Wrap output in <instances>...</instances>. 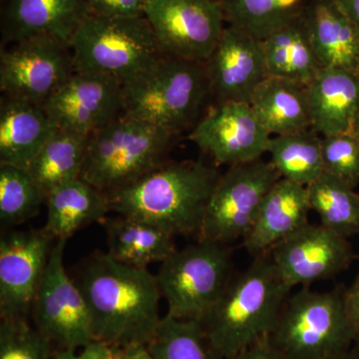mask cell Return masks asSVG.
Listing matches in <instances>:
<instances>
[{
    "mask_svg": "<svg viewBox=\"0 0 359 359\" xmlns=\"http://www.w3.org/2000/svg\"><path fill=\"white\" fill-rule=\"evenodd\" d=\"M124 348L94 340L80 349H55L51 359H122Z\"/></svg>",
    "mask_w": 359,
    "mask_h": 359,
    "instance_id": "d590c367",
    "label": "cell"
},
{
    "mask_svg": "<svg viewBox=\"0 0 359 359\" xmlns=\"http://www.w3.org/2000/svg\"><path fill=\"white\" fill-rule=\"evenodd\" d=\"M250 105L271 136L311 128L306 85L269 77L257 88Z\"/></svg>",
    "mask_w": 359,
    "mask_h": 359,
    "instance_id": "d4e9b609",
    "label": "cell"
},
{
    "mask_svg": "<svg viewBox=\"0 0 359 359\" xmlns=\"http://www.w3.org/2000/svg\"><path fill=\"white\" fill-rule=\"evenodd\" d=\"M72 278L86 302L95 340L125 348L149 344L154 337L162 320V294L148 268L97 252L85 259Z\"/></svg>",
    "mask_w": 359,
    "mask_h": 359,
    "instance_id": "6da1fadb",
    "label": "cell"
},
{
    "mask_svg": "<svg viewBox=\"0 0 359 359\" xmlns=\"http://www.w3.org/2000/svg\"><path fill=\"white\" fill-rule=\"evenodd\" d=\"M57 130L41 104L2 95L0 164L27 169Z\"/></svg>",
    "mask_w": 359,
    "mask_h": 359,
    "instance_id": "ffe728a7",
    "label": "cell"
},
{
    "mask_svg": "<svg viewBox=\"0 0 359 359\" xmlns=\"http://www.w3.org/2000/svg\"><path fill=\"white\" fill-rule=\"evenodd\" d=\"M46 200V194L27 169L0 164V222L18 226L34 218Z\"/></svg>",
    "mask_w": 359,
    "mask_h": 359,
    "instance_id": "1f68e13d",
    "label": "cell"
},
{
    "mask_svg": "<svg viewBox=\"0 0 359 359\" xmlns=\"http://www.w3.org/2000/svg\"><path fill=\"white\" fill-rule=\"evenodd\" d=\"M353 134L355 135L356 138L359 141V113L358 117H356L355 122H354L353 126Z\"/></svg>",
    "mask_w": 359,
    "mask_h": 359,
    "instance_id": "b9f144b4",
    "label": "cell"
},
{
    "mask_svg": "<svg viewBox=\"0 0 359 359\" xmlns=\"http://www.w3.org/2000/svg\"><path fill=\"white\" fill-rule=\"evenodd\" d=\"M224 21L264 41L301 11L297 0H221Z\"/></svg>",
    "mask_w": 359,
    "mask_h": 359,
    "instance_id": "f546056e",
    "label": "cell"
},
{
    "mask_svg": "<svg viewBox=\"0 0 359 359\" xmlns=\"http://www.w3.org/2000/svg\"><path fill=\"white\" fill-rule=\"evenodd\" d=\"M323 170L351 188L359 185V141L353 132L321 138Z\"/></svg>",
    "mask_w": 359,
    "mask_h": 359,
    "instance_id": "836d02e7",
    "label": "cell"
},
{
    "mask_svg": "<svg viewBox=\"0 0 359 359\" xmlns=\"http://www.w3.org/2000/svg\"><path fill=\"white\" fill-rule=\"evenodd\" d=\"M347 316L353 328L356 339H359V285H353L344 292Z\"/></svg>",
    "mask_w": 359,
    "mask_h": 359,
    "instance_id": "8d00e7d4",
    "label": "cell"
},
{
    "mask_svg": "<svg viewBox=\"0 0 359 359\" xmlns=\"http://www.w3.org/2000/svg\"><path fill=\"white\" fill-rule=\"evenodd\" d=\"M358 74L359 75V65H358Z\"/></svg>",
    "mask_w": 359,
    "mask_h": 359,
    "instance_id": "f6af8a7d",
    "label": "cell"
},
{
    "mask_svg": "<svg viewBox=\"0 0 359 359\" xmlns=\"http://www.w3.org/2000/svg\"><path fill=\"white\" fill-rule=\"evenodd\" d=\"M231 266L226 245L210 241L199 240L172 252L156 275L167 314L179 320H202L230 282Z\"/></svg>",
    "mask_w": 359,
    "mask_h": 359,
    "instance_id": "ba28073f",
    "label": "cell"
},
{
    "mask_svg": "<svg viewBox=\"0 0 359 359\" xmlns=\"http://www.w3.org/2000/svg\"><path fill=\"white\" fill-rule=\"evenodd\" d=\"M262 42L269 77L309 85L323 68L301 11Z\"/></svg>",
    "mask_w": 359,
    "mask_h": 359,
    "instance_id": "cb8c5ba5",
    "label": "cell"
},
{
    "mask_svg": "<svg viewBox=\"0 0 359 359\" xmlns=\"http://www.w3.org/2000/svg\"><path fill=\"white\" fill-rule=\"evenodd\" d=\"M54 346L27 318L1 320L0 359H51Z\"/></svg>",
    "mask_w": 359,
    "mask_h": 359,
    "instance_id": "d6a6232c",
    "label": "cell"
},
{
    "mask_svg": "<svg viewBox=\"0 0 359 359\" xmlns=\"http://www.w3.org/2000/svg\"><path fill=\"white\" fill-rule=\"evenodd\" d=\"M306 187L280 178L264 198L256 221L243 238L252 257L268 254L276 245L309 224Z\"/></svg>",
    "mask_w": 359,
    "mask_h": 359,
    "instance_id": "d6986e66",
    "label": "cell"
},
{
    "mask_svg": "<svg viewBox=\"0 0 359 359\" xmlns=\"http://www.w3.org/2000/svg\"><path fill=\"white\" fill-rule=\"evenodd\" d=\"M148 0H87L90 13L108 18L145 16Z\"/></svg>",
    "mask_w": 359,
    "mask_h": 359,
    "instance_id": "e575fe53",
    "label": "cell"
},
{
    "mask_svg": "<svg viewBox=\"0 0 359 359\" xmlns=\"http://www.w3.org/2000/svg\"><path fill=\"white\" fill-rule=\"evenodd\" d=\"M148 347L155 359H223L210 344L200 320H179L167 313Z\"/></svg>",
    "mask_w": 359,
    "mask_h": 359,
    "instance_id": "4dcf8cb0",
    "label": "cell"
},
{
    "mask_svg": "<svg viewBox=\"0 0 359 359\" xmlns=\"http://www.w3.org/2000/svg\"><path fill=\"white\" fill-rule=\"evenodd\" d=\"M280 179L271 162L236 165L221 174L205 210L200 240L226 245L244 238L264 198Z\"/></svg>",
    "mask_w": 359,
    "mask_h": 359,
    "instance_id": "9c48e42d",
    "label": "cell"
},
{
    "mask_svg": "<svg viewBox=\"0 0 359 359\" xmlns=\"http://www.w3.org/2000/svg\"><path fill=\"white\" fill-rule=\"evenodd\" d=\"M351 354L355 359H359V339L355 340L354 342L353 349H351Z\"/></svg>",
    "mask_w": 359,
    "mask_h": 359,
    "instance_id": "60d3db41",
    "label": "cell"
},
{
    "mask_svg": "<svg viewBox=\"0 0 359 359\" xmlns=\"http://www.w3.org/2000/svg\"><path fill=\"white\" fill-rule=\"evenodd\" d=\"M332 359H355L353 358V354L351 353L344 354V355L337 356V358H332Z\"/></svg>",
    "mask_w": 359,
    "mask_h": 359,
    "instance_id": "7bdbcfd3",
    "label": "cell"
},
{
    "mask_svg": "<svg viewBox=\"0 0 359 359\" xmlns=\"http://www.w3.org/2000/svg\"><path fill=\"white\" fill-rule=\"evenodd\" d=\"M123 114L178 135L195 127L212 100L204 62L164 56L122 84Z\"/></svg>",
    "mask_w": 359,
    "mask_h": 359,
    "instance_id": "277c9868",
    "label": "cell"
},
{
    "mask_svg": "<svg viewBox=\"0 0 359 359\" xmlns=\"http://www.w3.org/2000/svg\"><path fill=\"white\" fill-rule=\"evenodd\" d=\"M266 153L280 178L299 185H311L325 172L321 138L311 128L271 136Z\"/></svg>",
    "mask_w": 359,
    "mask_h": 359,
    "instance_id": "83f0119b",
    "label": "cell"
},
{
    "mask_svg": "<svg viewBox=\"0 0 359 359\" xmlns=\"http://www.w3.org/2000/svg\"><path fill=\"white\" fill-rule=\"evenodd\" d=\"M204 65L216 103L250 104L269 77L263 42L229 25Z\"/></svg>",
    "mask_w": 359,
    "mask_h": 359,
    "instance_id": "e0dca14e",
    "label": "cell"
},
{
    "mask_svg": "<svg viewBox=\"0 0 359 359\" xmlns=\"http://www.w3.org/2000/svg\"><path fill=\"white\" fill-rule=\"evenodd\" d=\"M353 285H359V269H358V276H356L355 280H354Z\"/></svg>",
    "mask_w": 359,
    "mask_h": 359,
    "instance_id": "ee69618b",
    "label": "cell"
},
{
    "mask_svg": "<svg viewBox=\"0 0 359 359\" xmlns=\"http://www.w3.org/2000/svg\"><path fill=\"white\" fill-rule=\"evenodd\" d=\"M66 240L55 241L32 309L33 325L55 349H80L95 340L81 290L65 266Z\"/></svg>",
    "mask_w": 359,
    "mask_h": 359,
    "instance_id": "30bf717a",
    "label": "cell"
},
{
    "mask_svg": "<svg viewBox=\"0 0 359 359\" xmlns=\"http://www.w3.org/2000/svg\"><path fill=\"white\" fill-rule=\"evenodd\" d=\"M122 359H155L148 344H133L125 347Z\"/></svg>",
    "mask_w": 359,
    "mask_h": 359,
    "instance_id": "ab89813d",
    "label": "cell"
},
{
    "mask_svg": "<svg viewBox=\"0 0 359 359\" xmlns=\"http://www.w3.org/2000/svg\"><path fill=\"white\" fill-rule=\"evenodd\" d=\"M311 129L323 136L351 133L359 113V75L321 68L306 85Z\"/></svg>",
    "mask_w": 359,
    "mask_h": 359,
    "instance_id": "44dd1931",
    "label": "cell"
},
{
    "mask_svg": "<svg viewBox=\"0 0 359 359\" xmlns=\"http://www.w3.org/2000/svg\"><path fill=\"white\" fill-rule=\"evenodd\" d=\"M175 135L121 114L90 135L81 178L106 196L165 164Z\"/></svg>",
    "mask_w": 359,
    "mask_h": 359,
    "instance_id": "8992f818",
    "label": "cell"
},
{
    "mask_svg": "<svg viewBox=\"0 0 359 359\" xmlns=\"http://www.w3.org/2000/svg\"><path fill=\"white\" fill-rule=\"evenodd\" d=\"M221 176L203 162L163 164L131 185L106 196L110 211L154 224L171 236L199 235Z\"/></svg>",
    "mask_w": 359,
    "mask_h": 359,
    "instance_id": "7a4b0ae2",
    "label": "cell"
},
{
    "mask_svg": "<svg viewBox=\"0 0 359 359\" xmlns=\"http://www.w3.org/2000/svg\"><path fill=\"white\" fill-rule=\"evenodd\" d=\"M88 141L86 135L58 129L35 156L27 170L46 195L81 177Z\"/></svg>",
    "mask_w": 359,
    "mask_h": 359,
    "instance_id": "4316f807",
    "label": "cell"
},
{
    "mask_svg": "<svg viewBox=\"0 0 359 359\" xmlns=\"http://www.w3.org/2000/svg\"><path fill=\"white\" fill-rule=\"evenodd\" d=\"M226 359H278L269 346L268 339L261 340L256 344L245 349L242 353Z\"/></svg>",
    "mask_w": 359,
    "mask_h": 359,
    "instance_id": "74e56055",
    "label": "cell"
},
{
    "mask_svg": "<svg viewBox=\"0 0 359 359\" xmlns=\"http://www.w3.org/2000/svg\"><path fill=\"white\" fill-rule=\"evenodd\" d=\"M90 14L87 0H1L2 41L50 35L70 44Z\"/></svg>",
    "mask_w": 359,
    "mask_h": 359,
    "instance_id": "ac0fdd59",
    "label": "cell"
},
{
    "mask_svg": "<svg viewBox=\"0 0 359 359\" xmlns=\"http://www.w3.org/2000/svg\"><path fill=\"white\" fill-rule=\"evenodd\" d=\"M334 1L359 32V0H334Z\"/></svg>",
    "mask_w": 359,
    "mask_h": 359,
    "instance_id": "f35d334b",
    "label": "cell"
},
{
    "mask_svg": "<svg viewBox=\"0 0 359 359\" xmlns=\"http://www.w3.org/2000/svg\"><path fill=\"white\" fill-rule=\"evenodd\" d=\"M145 18L164 55L199 62L226 27L221 0H148Z\"/></svg>",
    "mask_w": 359,
    "mask_h": 359,
    "instance_id": "7c38bea8",
    "label": "cell"
},
{
    "mask_svg": "<svg viewBox=\"0 0 359 359\" xmlns=\"http://www.w3.org/2000/svg\"><path fill=\"white\" fill-rule=\"evenodd\" d=\"M292 290L269 254L255 257L200 320L217 353L231 358L268 339Z\"/></svg>",
    "mask_w": 359,
    "mask_h": 359,
    "instance_id": "3957f363",
    "label": "cell"
},
{
    "mask_svg": "<svg viewBox=\"0 0 359 359\" xmlns=\"http://www.w3.org/2000/svg\"><path fill=\"white\" fill-rule=\"evenodd\" d=\"M53 240L42 231H13L0 240V316L27 318Z\"/></svg>",
    "mask_w": 359,
    "mask_h": 359,
    "instance_id": "9a60e30c",
    "label": "cell"
},
{
    "mask_svg": "<svg viewBox=\"0 0 359 359\" xmlns=\"http://www.w3.org/2000/svg\"><path fill=\"white\" fill-rule=\"evenodd\" d=\"M76 72L70 44L39 35L2 47V95L43 105Z\"/></svg>",
    "mask_w": 359,
    "mask_h": 359,
    "instance_id": "8fae6325",
    "label": "cell"
},
{
    "mask_svg": "<svg viewBox=\"0 0 359 359\" xmlns=\"http://www.w3.org/2000/svg\"><path fill=\"white\" fill-rule=\"evenodd\" d=\"M271 137L250 104L224 102L210 107L189 138L215 163L231 167L262 159Z\"/></svg>",
    "mask_w": 359,
    "mask_h": 359,
    "instance_id": "5bb4252c",
    "label": "cell"
},
{
    "mask_svg": "<svg viewBox=\"0 0 359 359\" xmlns=\"http://www.w3.org/2000/svg\"><path fill=\"white\" fill-rule=\"evenodd\" d=\"M306 191L320 224L347 238L359 235V195L353 188L323 172Z\"/></svg>",
    "mask_w": 359,
    "mask_h": 359,
    "instance_id": "f1b7e54d",
    "label": "cell"
},
{
    "mask_svg": "<svg viewBox=\"0 0 359 359\" xmlns=\"http://www.w3.org/2000/svg\"><path fill=\"white\" fill-rule=\"evenodd\" d=\"M76 71L115 78L121 84L164 57L145 16L108 18L90 14L70 41Z\"/></svg>",
    "mask_w": 359,
    "mask_h": 359,
    "instance_id": "52a82bcc",
    "label": "cell"
},
{
    "mask_svg": "<svg viewBox=\"0 0 359 359\" xmlns=\"http://www.w3.org/2000/svg\"><path fill=\"white\" fill-rule=\"evenodd\" d=\"M47 221L43 231L52 240H66L110 212L105 194L77 178L56 187L46 195Z\"/></svg>",
    "mask_w": 359,
    "mask_h": 359,
    "instance_id": "603a6c76",
    "label": "cell"
},
{
    "mask_svg": "<svg viewBox=\"0 0 359 359\" xmlns=\"http://www.w3.org/2000/svg\"><path fill=\"white\" fill-rule=\"evenodd\" d=\"M43 107L58 129L90 136L123 114L122 84L76 71Z\"/></svg>",
    "mask_w": 359,
    "mask_h": 359,
    "instance_id": "2e32d148",
    "label": "cell"
},
{
    "mask_svg": "<svg viewBox=\"0 0 359 359\" xmlns=\"http://www.w3.org/2000/svg\"><path fill=\"white\" fill-rule=\"evenodd\" d=\"M276 271L292 289L334 278L351 266L348 238L323 224H306L268 252Z\"/></svg>",
    "mask_w": 359,
    "mask_h": 359,
    "instance_id": "4fadbf2b",
    "label": "cell"
},
{
    "mask_svg": "<svg viewBox=\"0 0 359 359\" xmlns=\"http://www.w3.org/2000/svg\"><path fill=\"white\" fill-rule=\"evenodd\" d=\"M344 292L302 287L290 294L268 337L278 359H332L351 353L356 337Z\"/></svg>",
    "mask_w": 359,
    "mask_h": 359,
    "instance_id": "5b68a950",
    "label": "cell"
},
{
    "mask_svg": "<svg viewBox=\"0 0 359 359\" xmlns=\"http://www.w3.org/2000/svg\"><path fill=\"white\" fill-rule=\"evenodd\" d=\"M107 233L108 252L121 263L148 268L162 263L172 252L173 236L141 219L119 216L102 222Z\"/></svg>",
    "mask_w": 359,
    "mask_h": 359,
    "instance_id": "484cf974",
    "label": "cell"
},
{
    "mask_svg": "<svg viewBox=\"0 0 359 359\" xmlns=\"http://www.w3.org/2000/svg\"><path fill=\"white\" fill-rule=\"evenodd\" d=\"M301 13L321 67L358 73L359 32L334 0H309Z\"/></svg>",
    "mask_w": 359,
    "mask_h": 359,
    "instance_id": "7402d4cb",
    "label": "cell"
}]
</instances>
